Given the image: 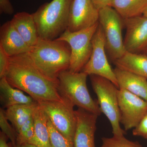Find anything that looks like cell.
Returning a JSON list of instances; mask_svg holds the SVG:
<instances>
[{"instance_id": "obj_34", "label": "cell", "mask_w": 147, "mask_h": 147, "mask_svg": "<svg viewBox=\"0 0 147 147\" xmlns=\"http://www.w3.org/2000/svg\"><path fill=\"white\" fill-rule=\"evenodd\" d=\"M144 51L145 55H147V47L145 49V50Z\"/></svg>"}, {"instance_id": "obj_20", "label": "cell", "mask_w": 147, "mask_h": 147, "mask_svg": "<svg viewBox=\"0 0 147 147\" xmlns=\"http://www.w3.org/2000/svg\"><path fill=\"white\" fill-rule=\"evenodd\" d=\"M37 102L13 105L4 110L6 117L18 132L21 126L32 117Z\"/></svg>"}, {"instance_id": "obj_1", "label": "cell", "mask_w": 147, "mask_h": 147, "mask_svg": "<svg viewBox=\"0 0 147 147\" xmlns=\"http://www.w3.org/2000/svg\"><path fill=\"white\" fill-rule=\"evenodd\" d=\"M13 88L25 92L37 102L63 101L59 80L49 78L33 63L28 53L9 57L5 76Z\"/></svg>"}, {"instance_id": "obj_35", "label": "cell", "mask_w": 147, "mask_h": 147, "mask_svg": "<svg viewBox=\"0 0 147 147\" xmlns=\"http://www.w3.org/2000/svg\"></svg>"}, {"instance_id": "obj_19", "label": "cell", "mask_w": 147, "mask_h": 147, "mask_svg": "<svg viewBox=\"0 0 147 147\" xmlns=\"http://www.w3.org/2000/svg\"><path fill=\"white\" fill-rule=\"evenodd\" d=\"M34 126L35 146L38 147H50L48 127L49 118L37 102L33 114Z\"/></svg>"}, {"instance_id": "obj_8", "label": "cell", "mask_w": 147, "mask_h": 147, "mask_svg": "<svg viewBox=\"0 0 147 147\" xmlns=\"http://www.w3.org/2000/svg\"><path fill=\"white\" fill-rule=\"evenodd\" d=\"M63 101H42L37 102L49 117L55 128L74 143L76 117L74 105L63 98Z\"/></svg>"}, {"instance_id": "obj_28", "label": "cell", "mask_w": 147, "mask_h": 147, "mask_svg": "<svg viewBox=\"0 0 147 147\" xmlns=\"http://www.w3.org/2000/svg\"><path fill=\"white\" fill-rule=\"evenodd\" d=\"M0 12L9 15L13 13L14 9L9 0H0Z\"/></svg>"}, {"instance_id": "obj_27", "label": "cell", "mask_w": 147, "mask_h": 147, "mask_svg": "<svg viewBox=\"0 0 147 147\" xmlns=\"http://www.w3.org/2000/svg\"><path fill=\"white\" fill-rule=\"evenodd\" d=\"M9 57L0 46V78L5 76L9 63Z\"/></svg>"}, {"instance_id": "obj_21", "label": "cell", "mask_w": 147, "mask_h": 147, "mask_svg": "<svg viewBox=\"0 0 147 147\" xmlns=\"http://www.w3.org/2000/svg\"><path fill=\"white\" fill-rule=\"evenodd\" d=\"M110 6L125 19L143 15L147 0H112Z\"/></svg>"}, {"instance_id": "obj_2", "label": "cell", "mask_w": 147, "mask_h": 147, "mask_svg": "<svg viewBox=\"0 0 147 147\" xmlns=\"http://www.w3.org/2000/svg\"><path fill=\"white\" fill-rule=\"evenodd\" d=\"M28 54L36 66L53 80H59L60 74L69 68L71 49L63 40L39 38Z\"/></svg>"}, {"instance_id": "obj_6", "label": "cell", "mask_w": 147, "mask_h": 147, "mask_svg": "<svg viewBox=\"0 0 147 147\" xmlns=\"http://www.w3.org/2000/svg\"><path fill=\"white\" fill-rule=\"evenodd\" d=\"M98 22L104 35L105 50L114 62L126 52L122 34L123 19L112 7L107 6L99 10Z\"/></svg>"}, {"instance_id": "obj_3", "label": "cell", "mask_w": 147, "mask_h": 147, "mask_svg": "<svg viewBox=\"0 0 147 147\" xmlns=\"http://www.w3.org/2000/svg\"><path fill=\"white\" fill-rule=\"evenodd\" d=\"M72 0H53L45 3L33 13L39 38L53 40L67 28Z\"/></svg>"}, {"instance_id": "obj_33", "label": "cell", "mask_w": 147, "mask_h": 147, "mask_svg": "<svg viewBox=\"0 0 147 147\" xmlns=\"http://www.w3.org/2000/svg\"><path fill=\"white\" fill-rule=\"evenodd\" d=\"M15 147H26L24 145H19L18 144L16 145Z\"/></svg>"}, {"instance_id": "obj_29", "label": "cell", "mask_w": 147, "mask_h": 147, "mask_svg": "<svg viewBox=\"0 0 147 147\" xmlns=\"http://www.w3.org/2000/svg\"><path fill=\"white\" fill-rule=\"evenodd\" d=\"M96 7L98 9L110 6L112 0H92Z\"/></svg>"}, {"instance_id": "obj_32", "label": "cell", "mask_w": 147, "mask_h": 147, "mask_svg": "<svg viewBox=\"0 0 147 147\" xmlns=\"http://www.w3.org/2000/svg\"><path fill=\"white\" fill-rule=\"evenodd\" d=\"M143 15L147 17V7L146 8V9H145L144 11Z\"/></svg>"}, {"instance_id": "obj_4", "label": "cell", "mask_w": 147, "mask_h": 147, "mask_svg": "<svg viewBox=\"0 0 147 147\" xmlns=\"http://www.w3.org/2000/svg\"><path fill=\"white\" fill-rule=\"evenodd\" d=\"M88 76L82 71L72 72L67 70L63 71L58 78V90L62 97L74 106L99 116L102 113L99 105L92 98L87 87Z\"/></svg>"}, {"instance_id": "obj_16", "label": "cell", "mask_w": 147, "mask_h": 147, "mask_svg": "<svg viewBox=\"0 0 147 147\" xmlns=\"http://www.w3.org/2000/svg\"><path fill=\"white\" fill-rule=\"evenodd\" d=\"M11 21L29 47L31 48L37 43L39 37L32 14L26 12H18Z\"/></svg>"}, {"instance_id": "obj_24", "label": "cell", "mask_w": 147, "mask_h": 147, "mask_svg": "<svg viewBox=\"0 0 147 147\" xmlns=\"http://www.w3.org/2000/svg\"><path fill=\"white\" fill-rule=\"evenodd\" d=\"M102 142L100 147H142L138 142L130 141L124 136L102 137Z\"/></svg>"}, {"instance_id": "obj_15", "label": "cell", "mask_w": 147, "mask_h": 147, "mask_svg": "<svg viewBox=\"0 0 147 147\" xmlns=\"http://www.w3.org/2000/svg\"><path fill=\"white\" fill-rule=\"evenodd\" d=\"M114 72L119 89L126 90L147 101V79L116 67Z\"/></svg>"}, {"instance_id": "obj_30", "label": "cell", "mask_w": 147, "mask_h": 147, "mask_svg": "<svg viewBox=\"0 0 147 147\" xmlns=\"http://www.w3.org/2000/svg\"><path fill=\"white\" fill-rule=\"evenodd\" d=\"M6 136L1 131L0 134V147H10L7 141Z\"/></svg>"}, {"instance_id": "obj_31", "label": "cell", "mask_w": 147, "mask_h": 147, "mask_svg": "<svg viewBox=\"0 0 147 147\" xmlns=\"http://www.w3.org/2000/svg\"><path fill=\"white\" fill-rule=\"evenodd\" d=\"M26 147H38L36 146H35V145L32 144H27L24 145Z\"/></svg>"}, {"instance_id": "obj_7", "label": "cell", "mask_w": 147, "mask_h": 147, "mask_svg": "<svg viewBox=\"0 0 147 147\" xmlns=\"http://www.w3.org/2000/svg\"><path fill=\"white\" fill-rule=\"evenodd\" d=\"M98 25L99 22L90 28L74 32L67 29L57 38L65 41L70 46L71 56L69 71L80 72L89 60L92 50V39Z\"/></svg>"}, {"instance_id": "obj_25", "label": "cell", "mask_w": 147, "mask_h": 147, "mask_svg": "<svg viewBox=\"0 0 147 147\" xmlns=\"http://www.w3.org/2000/svg\"><path fill=\"white\" fill-rule=\"evenodd\" d=\"M8 120L6 117L4 110L0 109V127L3 132L8 139L10 140L13 147L17 145V134L13 127L9 123ZM17 133V132H16Z\"/></svg>"}, {"instance_id": "obj_18", "label": "cell", "mask_w": 147, "mask_h": 147, "mask_svg": "<svg viewBox=\"0 0 147 147\" xmlns=\"http://www.w3.org/2000/svg\"><path fill=\"white\" fill-rule=\"evenodd\" d=\"M116 67L147 79V55L126 52L114 62Z\"/></svg>"}, {"instance_id": "obj_23", "label": "cell", "mask_w": 147, "mask_h": 147, "mask_svg": "<svg viewBox=\"0 0 147 147\" xmlns=\"http://www.w3.org/2000/svg\"><path fill=\"white\" fill-rule=\"evenodd\" d=\"M48 127L50 147H74L73 142L65 138L55 128L50 119L48 121Z\"/></svg>"}, {"instance_id": "obj_5", "label": "cell", "mask_w": 147, "mask_h": 147, "mask_svg": "<svg viewBox=\"0 0 147 147\" xmlns=\"http://www.w3.org/2000/svg\"><path fill=\"white\" fill-rule=\"evenodd\" d=\"M90 76L93 89L97 96L98 103L101 113L105 115L111 124L113 136H124L125 131L120 126L118 88L103 77L94 75Z\"/></svg>"}, {"instance_id": "obj_11", "label": "cell", "mask_w": 147, "mask_h": 147, "mask_svg": "<svg viewBox=\"0 0 147 147\" xmlns=\"http://www.w3.org/2000/svg\"><path fill=\"white\" fill-rule=\"evenodd\" d=\"M99 11L92 0H72L67 30L74 32L92 26L98 22Z\"/></svg>"}, {"instance_id": "obj_9", "label": "cell", "mask_w": 147, "mask_h": 147, "mask_svg": "<svg viewBox=\"0 0 147 147\" xmlns=\"http://www.w3.org/2000/svg\"><path fill=\"white\" fill-rule=\"evenodd\" d=\"M92 42V50L90 57L82 71L90 76L96 75L108 79L119 89L114 69L111 67L107 59L105 38L99 24Z\"/></svg>"}, {"instance_id": "obj_13", "label": "cell", "mask_w": 147, "mask_h": 147, "mask_svg": "<svg viewBox=\"0 0 147 147\" xmlns=\"http://www.w3.org/2000/svg\"><path fill=\"white\" fill-rule=\"evenodd\" d=\"M76 130L74 138V147H95L94 135L97 115L78 108L75 110Z\"/></svg>"}, {"instance_id": "obj_12", "label": "cell", "mask_w": 147, "mask_h": 147, "mask_svg": "<svg viewBox=\"0 0 147 147\" xmlns=\"http://www.w3.org/2000/svg\"><path fill=\"white\" fill-rule=\"evenodd\" d=\"M126 32L124 45L127 52L139 54L147 47V17L144 15L123 19Z\"/></svg>"}, {"instance_id": "obj_17", "label": "cell", "mask_w": 147, "mask_h": 147, "mask_svg": "<svg viewBox=\"0 0 147 147\" xmlns=\"http://www.w3.org/2000/svg\"><path fill=\"white\" fill-rule=\"evenodd\" d=\"M0 94L1 103L5 108L20 104H33L36 102L30 96L24 94L21 90L12 87L5 77L0 80Z\"/></svg>"}, {"instance_id": "obj_14", "label": "cell", "mask_w": 147, "mask_h": 147, "mask_svg": "<svg viewBox=\"0 0 147 147\" xmlns=\"http://www.w3.org/2000/svg\"><path fill=\"white\" fill-rule=\"evenodd\" d=\"M0 46L9 57L28 53L31 49L11 21L4 23L1 27Z\"/></svg>"}, {"instance_id": "obj_10", "label": "cell", "mask_w": 147, "mask_h": 147, "mask_svg": "<svg viewBox=\"0 0 147 147\" xmlns=\"http://www.w3.org/2000/svg\"><path fill=\"white\" fill-rule=\"evenodd\" d=\"M120 123L125 130L134 128L147 113V101L126 90L119 89Z\"/></svg>"}, {"instance_id": "obj_26", "label": "cell", "mask_w": 147, "mask_h": 147, "mask_svg": "<svg viewBox=\"0 0 147 147\" xmlns=\"http://www.w3.org/2000/svg\"><path fill=\"white\" fill-rule=\"evenodd\" d=\"M132 134L134 136H140L147 139V113L141 120L138 125L134 128Z\"/></svg>"}, {"instance_id": "obj_22", "label": "cell", "mask_w": 147, "mask_h": 147, "mask_svg": "<svg viewBox=\"0 0 147 147\" xmlns=\"http://www.w3.org/2000/svg\"><path fill=\"white\" fill-rule=\"evenodd\" d=\"M17 144L35 146L34 123L33 116L24 124L17 132Z\"/></svg>"}]
</instances>
